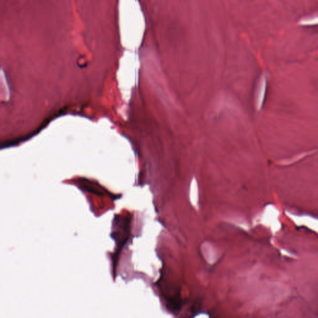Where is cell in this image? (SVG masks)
<instances>
[{
    "instance_id": "cell-1",
    "label": "cell",
    "mask_w": 318,
    "mask_h": 318,
    "mask_svg": "<svg viewBox=\"0 0 318 318\" xmlns=\"http://www.w3.org/2000/svg\"><path fill=\"white\" fill-rule=\"evenodd\" d=\"M131 219L129 217L116 216L112 224L111 237L120 248L128 241L130 232Z\"/></svg>"
},
{
    "instance_id": "cell-2",
    "label": "cell",
    "mask_w": 318,
    "mask_h": 318,
    "mask_svg": "<svg viewBox=\"0 0 318 318\" xmlns=\"http://www.w3.org/2000/svg\"><path fill=\"white\" fill-rule=\"evenodd\" d=\"M80 188L82 190L88 191V192L94 193L98 195H104L105 190L97 183L92 182L91 181L86 178H80Z\"/></svg>"
},
{
    "instance_id": "cell-3",
    "label": "cell",
    "mask_w": 318,
    "mask_h": 318,
    "mask_svg": "<svg viewBox=\"0 0 318 318\" xmlns=\"http://www.w3.org/2000/svg\"><path fill=\"white\" fill-rule=\"evenodd\" d=\"M266 87V78H262L260 85H259L258 96V106L259 109L263 107L264 99H265Z\"/></svg>"
},
{
    "instance_id": "cell-4",
    "label": "cell",
    "mask_w": 318,
    "mask_h": 318,
    "mask_svg": "<svg viewBox=\"0 0 318 318\" xmlns=\"http://www.w3.org/2000/svg\"><path fill=\"white\" fill-rule=\"evenodd\" d=\"M300 24L304 26H313L318 24V17L315 18L304 19L300 22Z\"/></svg>"
}]
</instances>
